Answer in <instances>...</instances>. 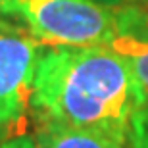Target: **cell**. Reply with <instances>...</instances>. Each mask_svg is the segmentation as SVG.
<instances>
[{"label":"cell","instance_id":"8992f818","mask_svg":"<svg viewBox=\"0 0 148 148\" xmlns=\"http://www.w3.org/2000/svg\"><path fill=\"white\" fill-rule=\"evenodd\" d=\"M127 148H148V98L131 119Z\"/></svg>","mask_w":148,"mask_h":148},{"label":"cell","instance_id":"6da1fadb","mask_svg":"<svg viewBox=\"0 0 148 148\" xmlns=\"http://www.w3.org/2000/svg\"><path fill=\"white\" fill-rule=\"evenodd\" d=\"M146 92L112 46H44L37 62L31 119L129 137Z\"/></svg>","mask_w":148,"mask_h":148},{"label":"cell","instance_id":"277c9868","mask_svg":"<svg viewBox=\"0 0 148 148\" xmlns=\"http://www.w3.org/2000/svg\"><path fill=\"white\" fill-rule=\"evenodd\" d=\"M33 127L38 148H127L125 138L110 133L75 129L56 123H37Z\"/></svg>","mask_w":148,"mask_h":148},{"label":"cell","instance_id":"5b68a950","mask_svg":"<svg viewBox=\"0 0 148 148\" xmlns=\"http://www.w3.org/2000/svg\"><path fill=\"white\" fill-rule=\"evenodd\" d=\"M110 46L129 62V66L133 67L138 83L143 85L148 96V35L123 33Z\"/></svg>","mask_w":148,"mask_h":148},{"label":"cell","instance_id":"7a4b0ae2","mask_svg":"<svg viewBox=\"0 0 148 148\" xmlns=\"http://www.w3.org/2000/svg\"><path fill=\"white\" fill-rule=\"evenodd\" d=\"M16 17L44 46H110L121 35V6L96 0H14Z\"/></svg>","mask_w":148,"mask_h":148},{"label":"cell","instance_id":"3957f363","mask_svg":"<svg viewBox=\"0 0 148 148\" xmlns=\"http://www.w3.org/2000/svg\"><path fill=\"white\" fill-rule=\"evenodd\" d=\"M44 44L23 23L0 17V143L23 135L31 119V94Z\"/></svg>","mask_w":148,"mask_h":148},{"label":"cell","instance_id":"9c48e42d","mask_svg":"<svg viewBox=\"0 0 148 148\" xmlns=\"http://www.w3.org/2000/svg\"><path fill=\"white\" fill-rule=\"evenodd\" d=\"M100 4H106V6H123V4H131L135 0H96Z\"/></svg>","mask_w":148,"mask_h":148},{"label":"cell","instance_id":"52a82bcc","mask_svg":"<svg viewBox=\"0 0 148 148\" xmlns=\"http://www.w3.org/2000/svg\"><path fill=\"white\" fill-rule=\"evenodd\" d=\"M0 148H38L37 140H35V135H17V137H12L4 143H0Z\"/></svg>","mask_w":148,"mask_h":148},{"label":"cell","instance_id":"ba28073f","mask_svg":"<svg viewBox=\"0 0 148 148\" xmlns=\"http://www.w3.org/2000/svg\"><path fill=\"white\" fill-rule=\"evenodd\" d=\"M0 17H16V2L0 0Z\"/></svg>","mask_w":148,"mask_h":148}]
</instances>
